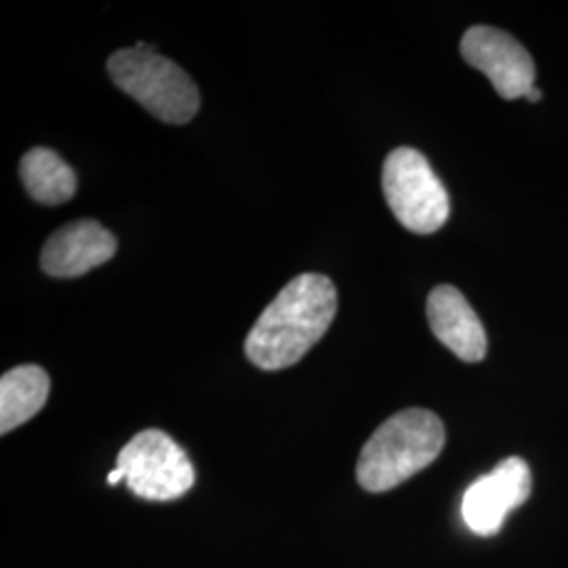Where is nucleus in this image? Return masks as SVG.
<instances>
[{
    "label": "nucleus",
    "instance_id": "1",
    "mask_svg": "<svg viewBox=\"0 0 568 568\" xmlns=\"http://www.w3.org/2000/svg\"><path fill=\"white\" fill-rule=\"evenodd\" d=\"M337 314V291L323 274H302L284 286L248 331L246 358L264 371L297 365L325 337Z\"/></svg>",
    "mask_w": 568,
    "mask_h": 568
},
{
    "label": "nucleus",
    "instance_id": "2",
    "mask_svg": "<svg viewBox=\"0 0 568 568\" xmlns=\"http://www.w3.org/2000/svg\"><path fill=\"white\" fill-rule=\"evenodd\" d=\"M447 443L445 424L426 408H406L373 432L356 466L358 485L386 493L436 462Z\"/></svg>",
    "mask_w": 568,
    "mask_h": 568
},
{
    "label": "nucleus",
    "instance_id": "3",
    "mask_svg": "<svg viewBox=\"0 0 568 568\" xmlns=\"http://www.w3.org/2000/svg\"><path fill=\"white\" fill-rule=\"evenodd\" d=\"M108 74L129 98L169 124L192 121L201 108L199 87L175 61L166 60L154 47L138 42L116 51L108 60Z\"/></svg>",
    "mask_w": 568,
    "mask_h": 568
},
{
    "label": "nucleus",
    "instance_id": "4",
    "mask_svg": "<svg viewBox=\"0 0 568 568\" xmlns=\"http://www.w3.org/2000/svg\"><path fill=\"white\" fill-rule=\"evenodd\" d=\"M382 185L394 217L415 234H434L450 215L447 187L415 148H396L384 163Z\"/></svg>",
    "mask_w": 568,
    "mask_h": 568
},
{
    "label": "nucleus",
    "instance_id": "5",
    "mask_svg": "<svg viewBox=\"0 0 568 568\" xmlns=\"http://www.w3.org/2000/svg\"><path fill=\"white\" fill-rule=\"evenodd\" d=\"M124 485L145 501H173L194 487L196 471L183 450L163 429L135 434L116 457Z\"/></svg>",
    "mask_w": 568,
    "mask_h": 568
},
{
    "label": "nucleus",
    "instance_id": "6",
    "mask_svg": "<svg viewBox=\"0 0 568 568\" xmlns=\"http://www.w3.org/2000/svg\"><path fill=\"white\" fill-rule=\"evenodd\" d=\"M532 490V474L523 457H508L474 480L462 501V516L474 535L499 532L509 511L520 508Z\"/></svg>",
    "mask_w": 568,
    "mask_h": 568
},
{
    "label": "nucleus",
    "instance_id": "7",
    "mask_svg": "<svg viewBox=\"0 0 568 568\" xmlns=\"http://www.w3.org/2000/svg\"><path fill=\"white\" fill-rule=\"evenodd\" d=\"M462 55L487 77L504 100L525 98L535 87L532 58L504 30L471 26L462 39Z\"/></svg>",
    "mask_w": 568,
    "mask_h": 568
},
{
    "label": "nucleus",
    "instance_id": "8",
    "mask_svg": "<svg viewBox=\"0 0 568 568\" xmlns=\"http://www.w3.org/2000/svg\"><path fill=\"white\" fill-rule=\"evenodd\" d=\"M116 239L100 222L81 220L60 227L49 236L41 253V267L55 278H77L110 262Z\"/></svg>",
    "mask_w": 568,
    "mask_h": 568
},
{
    "label": "nucleus",
    "instance_id": "9",
    "mask_svg": "<svg viewBox=\"0 0 568 568\" xmlns=\"http://www.w3.org/2000/svg\"><path fill=\"white\" fill-rule=\"evenodd\" d=\"M427 323L440 344L464 363H480L487 356V333L466 295L440 284L427 295Z\"/></svg>",
    "mask_w": 568,
    "mask_h": 568
},
{
    "label": "nucleus",
    "instance_id": "10",
    "mask_svg": "<svg viewBox=\"0 0 568 568\" xmlns=\"http://www.w3.org/2000/svg\"><path fill=\"white\" fill-rule=\"evenodd\" d=\"M51 382L47 371L37 365H21L7 371L0 379V434L30 422L47 405Z\"/></svg>",
    "mask_w": 568,
    "mask_h": 568
},
{
    "label": "nucleus",
    "instance_id": "11",
    "mask_svg": "<svg viewBox=\"0 0 568 568\" xmlns=\"http://www.w3.org/2000/svg\"><path fill=\"white\" fill-rule=\"evenodd\" d=\"M20 173L30 196L49 206L68 203L79 187L77 173L49 148H32L21 159Z\"/></svg>",
    "mask_w": 568,
    "mask_h": 568
},
{
    "label": "nucleus",
    "instance_id": "12",
    "mask_svg": "<svg viewBox=\"0 0 568 568\" xmlns=\"http://www.w3.org/2000/svg\"><path fill=\"white\" fill-rule=\"evenodd\" d=\"M119 483H124V474H122L119 467H114V471L108 474V485H110V487H116Z\"/></svg>",
    "mask_w": 568,
    "mask_h": 568
},
{
    "label": "nucleus",
    "instance_id": "13",
    "mask_svg": "<svg viewBox=\"0 0 568 568\" xmlns=\"http://www.w3.org/2000/svg\"><path fill=\"white\" fill-rule=\"evenodd\" d=\"M525 98H527L528 102H541V98H544V95H541V89H537V87H532V89H530V91H528L527 95H525Z\"/></svg>",
    "mask_w": 568,
    "mask_h": 568
}]
</instances>
